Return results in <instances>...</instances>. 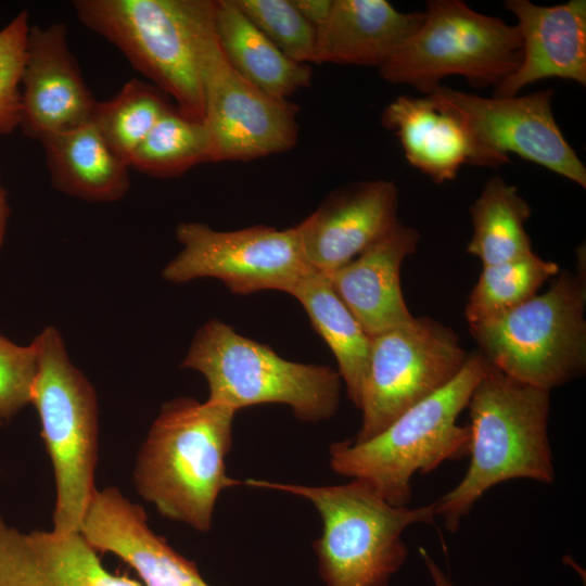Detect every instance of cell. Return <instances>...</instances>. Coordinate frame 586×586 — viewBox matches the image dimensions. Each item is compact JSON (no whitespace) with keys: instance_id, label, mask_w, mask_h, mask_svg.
Wrapping results in <instances>:
<instances>
[{"instance_id":"4316f807","label":"cell","mask_w":586,"mask_h":586,"mask_svg":"<svg viewBox=\"0 0 586 586\" xmlns=\"http://www.w3.org/2000/svg\"><path fill=\"white\" fill-rule=\"evenodd\" d=\"M169 107L154 85L131 79L113 98L97 101L91 122L110 149L129 166L137 148Z\"/></svg>"},{"instance_id":"484cf974","label":"cell","mask_w":586,"mask_h":586,"mask_svg":"<svg viewBox=\"0 0 586 586\" xmlns=\"http://www.w3.org/2000/svg\"><path fill=\"white\" fill-rule=\"evenodd\" d=\"M213 162L212 142L203 122L169 107L137 148L129 167L158 178L177 177Z\"/></svg>"},{"instance_id":"5b68a950","label":"cell","mask_w":586,"mask_h":586,"mask_svg":"<svg viewBox=\"0 0 586 586\" xmlns=\"http://www.w3.org/2000/svg\"><path fill=\"white\" fill-rule=\"evenodd\" d=\"M243 484L286 492L315 506L322 532L314 549L326 586H388L408 555L404 531L412 524H433L436 517L434 502L396 507L356 479L328 486L254 479Z\"/></svg>"},{"instance_id":"52a82bcc","label":"cell","mask_w":586,"mask_h":586,"mask_svg":"<svg viewBox=\"0 0 586 586\" xmlns=\"http://www.w3.org/2000/svg\"><path fill=\"white\" fill-rule=\"evenodd\" d=\"M181 367L204 375L208 399L237 411L277 403L302 421L318 422L331 418L340 404L337 370L286 360L218 319L198 329Z\"/></svg>"},{"instance_id":"2e32d148","label":"cell","mask_w":586,"mask_h":586,"mask_svg":"<svg viewBox=\"0 0 586 586\" xmlns=\"http://www.w3.org/2000/svg\"><path fill=\"white\" fill-rule=\"evenodd\" d=\"M79 532L98 552L132 568L143 586H209L193 562L149 526L144 509L115 486L97 489Z\"/></svg>"},{"instance_id":"e0dca14e","label":"cell","mask_w":586,"mask_h":586,"mask_svg":"<svg viewBox=\"0 0 586 586\" xmlns=\"http://www.w3.org/2000/svg\"><path fill=\"white\" fill-rule=\"evenodd\" d=\"M381 123L397 137L407 162L436 183L456 178L464 165L499 167L511 161L486 151L455 112L431 95H399Z\"/></svg>"},{"instance_id":"f1b7e54d","label":"cell","mask_w":586,"mask_h":586,"mask_svg":"<svg viewBox=\"0 0 586 586\" xmlns=\"http://www.w3.org/2000/svg\"><path fill=\"white\" fill-rule=\"evenodd\" d=\"M244 15L289 59L313 63L317 31L292 0H234Z\"/></svg>"},{"instance_id":"44dd1931","label":"cell","mask_w":586,"mask_h":586,"mask_svg":"<svg viewBox=\"0 0 586 586\" xmlns=\"http://www.w3.org/2000/svg\"><path fill=\"white\" fill-rule=\"evenodd\" d=\"M423 12H400L385 0H333L317 30L313 63L378 69L419 28Z\"/></svg>"},{"instance_id":"d4e9b609","label":"cell","mask_w":586,"mask_h":586,"mask_svg":"<svg viewBox=\"0 0 586 586\" xmlns=\"http://www.w3.org/2000/svg\"><path fill=\"white\" fill-rule=\"evenodd\" d=\"M469 211L473 234L467 252L479 257L483 266L510 262L533 253L525 229L532 208L517 187L499 176H493Z\"/></svg>"},{"instance_id":"7a4b0ae2","label":"cell","mask_w":586,"mask_h":586,"mask_svg":"<svg viewBox=\"0 0 586 586\" xmlns=\"http://www.w3.org/2000/svg\"><path fill=\"white\" fill-rule=\"evenodd\" d=\"M547 390L520 382L489 364L468 403L470 463L462 480L435 504V514L454 533L477 500L499 483L555 481L548 438Z\"/></svg>"},{"instance_id":"ac0fdd59","label":"cell","mask_w":586,"mask_h":586,"mask_svg":"<svg viewBox=\"0 0 586 586\" xmlns=\"http://www.w3.org/2000/svg\"><path fill=\"white\" fill-rule=\"evenodd\" d=\"M504 7L517 17L522 43L518 68L495 87V97H513L546 78L586 85V1L570 0L539 5L528 0H507Z\"/></svg>"},{"instance_id":"4fadbf2b","label":"cell","mask_w":586,"mask_h":586,"mask_svg":"<svg viewBox=\"0 0 586 586\" xmlns=\"http://www.w3.org/2000/svg\"><path fill=\"white\" fill-rule=\"evenodd\" d=\"M553 94L487 98L441 85L429 95L460 116L486 151L515 154L585 188L586 167L556 123Z\"/></svg>"},{"instance_id":"1f68e13d","label":"cell","mask_w":586,"mask_h":586,"mask_svg":"<svg viewBox=\"0 0 586 586\" xmlns=\"http://www.w3.org/2000/svg\"><path fill=\"white\" fill-rule=\"evenodd\" d=\"M302 16L311 24L316 31L327 22L333 0H292Z\"/></svg>"},{"instance_id":"83f0119b","label":"cell","mask_w":586,"mask_h":586,"mask_svg":"<svg viewBox=\"0 0 586 586\" xmlns=\"http://www.w3.org/2000/svg\"><path fill=\"white\" fill-rule=\"evenodd\" d=\"M558 273V264L534 253L483 266L466 305L469 326L500 316L525 303L537 294L544 282Z\"/></svg>"},{"instance_id":"f546056e","label":"cell","mask_w":586,"mask_h":586,"mask_svg":"<svg viewBox=\"0 0 586 586\" xmlns=\"http://www.w3.org/2000/svg\"><path fill=\"white\" fill-rule=\"evenodd\" d=\"M30 25L28 12L21 11L0 29V135L18 127L20 81Z\"/></svg>"},{"instance_id":"ffe728a7","label":"cell","mask_w":586,"mask_h":586,"mask_svg":"<svg viewBox=\"0 0 586 586\" xmlns=\"http://www.w3.org/2000/svg\"><path fill=\"white\" fill-rule=\"evenodd\" d=\"M420 240L399 224L387 235L327 277L364 331L377 336L413 319L402 292L400 267Z\"/></svg>"},{"instance_id":"8fae6325","label":"cell","mask_w":586,"mask_h":586,"mask_svg":"<svg viewBox=\"0 0 586 586\" xmlns=\"http://www.w3.org/2000/svg\"><path fill=\"white\" fill-rule=\"evenodd\" d=\"M175 233L182 249L162 270V278L171 283L215 278L237 294L264 290L291 294L311 269L295 227L279 230L258 225L219 231L184 221Z\"/></svg>"},{"instance_id":"7402d4cb","label":"cell","mask_w":586,"mask_h":586,"mask_svg":"<svg viewBox=\"0 0 586 586\" xmlns=\"http://www.w3.org/2000/svg\"><path fill=\"white\" fill-rule=\"evenodd\" d=\"M52 186L89 202H115L129 190V166L106 144L92 122L40 140Z\"/></svg>"},{"instance_id":"6da1fadb","label":"cell","mask_w":586,"mask_h":586,"mask_svg":"<svg viewBox=\"0 0 586 586\" xmlns=\"http://www.w3.org/2000/svg\"><path fill=\"white\" fill-rule=\"evenodd\" d=\"M237 410L215 400L164 403L138 453L133 483L163 517L209 531L219 494L240 485L226 472Z\"/></svg>"},{"instance_id":"277c9868","label":"cell","mask_w":586,"mask_h":586,"mask_svg":"<svg viewBox=\"0 0 586 586\" xmlns=\"http://www.w3.org/2000/svg\"><path fill=\"white\" fill-rule=\"evenodd\" d=\"M79 21L117 47L183 116L203 122L202 50L214 0H75Z\"/></svg>"},{"instance_id":"9c48e42d","label":"cell","mask_w":586,"mask_h":586,"mask_svg":"<svg viewBox=\"0 0 586 586\" xmlns=\"http://www.w3.org/2000/svg\"><path fill=\"white\" fill-rule=\"evenodd\" d=\"M419 28L378 69L393 85L430 94L448 76L471 86L499 85L522 60L515 25L482 14L461 0H430Z\"/></svg>"},{"instance_id":"5bb4252c","label":"cell","mask_w":586,"mask_h":586,"mask_svg":"<svg viewBox=\"0 0 586 586\" xmlns=\"http://www.w3.org/2000/svg\"><path fill=\"white\" fill-rule=\"evenodd\" d=\"M20 123L25 136H46L91 122L97 104L67 40V25H30L20 81Z\"/></svg>"},{"instance_id":"ba28073f","label":"cell","mask_w":586,"mask_h":586,"mask_svg":"<svg viewBox=\"0 0 586 586\" xmlns=\"http://www.w3.org/2000/svg\"><path fill=\"white\" fill-rule=\"evenodd\" d=\"M585 306L584 277L564 271L547 292L469 328L491 365L550 391L585 371Z\"/></svg>"},{"instance_id":"7c38bea8","label":"cell","mask_w":586,"mask_h":586,"mask_svg":"<svg viewBox=\"0 0 586 586\" xmlns=\"http://www.w3.org/2000/svg\"><path fill=\"white\" fill-rule=\"evenodd\" d=\"M201 75L213 163L250 162L296 145L298 106L243 78L227 61L215 25L204 40Z\"/></svg>"},{"instance_id":"9a60e30c","label":"cell","mask_w":586,"mask_h":586,"mask_svg":"<svg viewBox=\"0 0 586 586\" xmlns=\"http://www.w3.org/2000/svg\"><path fill=\"white\" fill-rule=\"evenodd\" d=\"M398 189L386 179L358 181L333 190L294 226L308 265L330 275L400 224Z\"/></svg>"},{"instance_id":"d6986e66","label":"cell","mask_w":586,"mask_h":586,"mask_svg":"<svg viewBox=\"0 0 586 586\" xmlns=\"http://www.w3.org/2000/svg\"><path fill=\"white\" fill-rule=\"evenodd\" d=\"M80 532H22L0 517V586H143L109 571Z\"/></svg>"},{"instance_id":"30bf717a","label":"cell","mask_w":586,"mask_h":586,"mask_svg":"<svg viewBox=\"0 0 586 586\" xmlns=\"http://www.w3.org/2000/svg\"><path fill=\"white\" fill-rule=\"evenodd\" d=\"M469 355L457 334L429 317L371 337L368 372L354 442L368 441L429 397L462 369Z\"/></svg>"},{"instance_id":"603a6c76","label":"cell","mask_w":586,"mask_h":586,"mask_svg":"<svg viewBox=\"0 0 586 586\" xmlns=\"http://www.w3.org/2000/svg\"><path fill=\"white\" fill-rule=\"evenodd\" d=\"M215 30L230 65L263 92L288 99L311 82L309 64L283 54L240 10L234 0H215Z\"/></svg>"},{"instance_id":"3957f363","label":"cell","mask_w":586,"mask_h":586,"mask_svg":"<svg viewBox=\"0 0 586 586\" xmlns=\"http://www.w3.org/2000/svg\"><path fill=\"white\" fill-rule=\"evenodd\" d=\"M488 366L480 352L470 354L450 382L374 437L333 443L329 448L332 470L365 482L393 506H408L415 473H430L446 460L469 455L470 429L457 419Z\"/></svg>"},{"instance_id":"cb8c5ba5","label":"cell","mask_w":586,"mask_h":586,"mask_svg":"<svg viewBox=\"0 0 586 586\" xmlns=\"http://www.w3.org/2000/svg\"><path fill=\"white\" fill-rule=\"evenodd\" d=\"M291 295L304 307L313 328L332 351L347 395L359 408L368 372L371 337L335 293L327 275L311 268L297 282Z\"/></svg>"},{"instance_id":"d6a6232c","label":"cell","mask_w":586,"mask_h":586,"mask_svg":"<svg viewBox=\"0 0 586 586\" xmlns=\"http://www.w3.org/2000/svg\"><path fill=\"white\" fill-rule=\"evenodd\" d=\"M420 555L423 559V562L429 571L431 579L434 586H458L450 582L442 569L436 564V562L430 557L428 551L424 548H420Z\"/></svg>"},{"instance_id":"8992f818","label":"cell","mask_w":586,"mask_h":586,"mask_svg":"<svg viewBox=\"0 0 586 586\" xmlns=\"http://www.w3.org/2000/svg\"><path fill=\"white\" fill-rule=\"evenodd\" d=\"M33 343L37 371L31 387L55 484L52 515L55 533L79 532L97 492L99 410L88 378L73 365L59 330L46 327Z\"/></svg>"},{"instance_id":"4dcf8cb0","label":"cell","mask_w":586,"mask_h":586,"mask_svg":"<svg viewBox=\"0 0 586 586\" xmlns=\"http://www.w3.org/2000/svg\"><path fill=\"white\" fill-rule=\"evenodd\" d=\"M36 371L35 344L20 345L0 334V422L30 404Z\"/></svg>"},{"instance_id":"836d02e7","label":"cell","mask_w":586,"mask_h":586,"mask_svg":"<svg viewBox=\"0 0 586 586\" xmlns=\"http://www.w3.org/2000/svg\"><path fill=\"white\" fill-rule=\"evenodd\" d=\"M9 213H10V208H9V203L7 199V193L0 181V249L4 240Z\"/></svg>"}]
</instances>
